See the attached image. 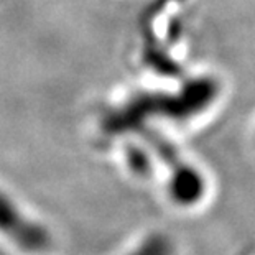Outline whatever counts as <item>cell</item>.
<instances>
[{"mask_svg":"<svg viewBox=\"0 0 255 255\" xmlns=\"http://www.w3.org/2000/svg\"><path fill=\"white\" fill-rule=\"evenodd\" d=\"M132 255H173V246L166 237L153 236L142 244Z\"/></svg>","mask_w":255,"mask_h":255,"instance_id":"3","label":"cell"},{"mask_svg":"<svg viewBox=\"0 0 255 255\" xmlns=\"http://www.w3.org/2000/svg\"><path fill=\"white\" fill-rule=\"evenodd\" d=\"M0 232L10 237L18 249L26 252H40L46 246V234L36 224L30 222L17 209L12 201L0 193Z\"/></svg>","mask_w":255,"mask_h":255,"instance_id":"1","label":"cell"},{"mask_svg":"<svg viewBox=\"0 0 255 255\" xmlns=\"http://www.w3.org/2000/svg\"><path fill=\"white\" fill-rule=\"evenodd\" d=\"M203 180L189 166H180L171 180V196L181 204H191L203 196Z\"/></svg>","mask_w":255,"mask_h":255,"instance_id":"2","label":"cell"}]
</instances>
